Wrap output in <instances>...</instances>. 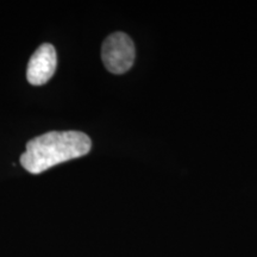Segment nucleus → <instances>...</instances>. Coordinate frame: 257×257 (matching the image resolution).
<instances>
[{
	"mask_svg": "<svg viewBox=\"0 0 257 257\" xmlns=\"http://www.w3.org/2000/svg\"><path fill=\"white\" fill-rule=\"evenodd\" d=\"M91 138L80 131H51L32 138L21 156V165L31 174H40L66 161L89 153Z\"/></svg>",
	"mask_w": 257,
	"mask_h": 257,
	"instance_id": "obj_1",
	"label": "nucleus"
},
{
	"mask_svg": "<svg viewBox=\"0 0 257 257\" xmlns=\"http://www.w3.org/2000/svg\"><path fill=\"white\" fill-rule=\"evenodd\" d=\"M101 59L108 72L113 74L126 73L135 61V44L124 32H114L104 41Z\"/></svg>",
	"mask_w": 257,
	"mask_h": 257,
	"instance_id": "obj_2",
	"label": "nucleus"
},
{
	"mask_svg": "<svg viewBox=\"0 0 257 257\" xmlns=\"http://www.w3.org/2000/svg\"><path fill=\"white\" fill-rule=\"evenodd\" d=\"M57 66L56 50L51 44L44 43L32 54L27 69L28 81L34 86L47 83L53 78Z\"/></svg>",
	"mask_w": 257,
	"mask_h": 257,
	"instance_id": "obj_3",
	"label": "nucleus"
}]
</instances>
